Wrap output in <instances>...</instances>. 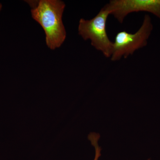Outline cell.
Returning <instances> with one entry per match:
<instances>
[{"label": "cell", "mask_w": 160, "mask_h": 160, "mask_svg": "<svg viewBox=\"0 0 160 160\" xmlns=\"http://www.w3.org/2000/svg\"><path fill=\"white\" fill-rule=\"evenodd\" d=\"M100 137V135L95 132H92L88 136V139L91 142L92 145L94 147L95 157L93 160H98L101 157V148L98 145Z\"/></svg>", "instance_id": "5b68a950"}, {"label": "cell", "mask_w": 160, "mask_h": 160, "mask_svg": "<svg viewBox=\"0 0 160 160\" xmlns=\"http://www.w3.org/2000/svg\"><path fill=\"white\" fill-rule=\"evenodd\" d=\"M2 4L0 3V11L2 10Z\"/></svg>", "instance_id": "8992f818"}, {"label": "cell", "mask_w": 160, "mask_h": 160, "mask_svg": "<svg viewBox=\"0 0 160 160\" xmlns=\"http://www.w3.org/2000/svg\"><path fill=\"white\" fill-rule=\"evenodd\" d=\"M65 7L60 0H40L32 8V17L43 28L46 45L52 50L61 47L66 38L62 20Z\"/></svg>", "instance_id": "6da1fadb"}, {"label": "cell", "mask_w": 160, "mask_h": 160, "mask_svg": "<svg viewBox=\"0 0 160 160\" xmlns=\"http://www.w3.org/2000/svg\"><path fill=\"white\" fill-rule=\"evenodd\" d=\"M106 6L120 23L128 14L142 11L150 12L160 19V0H111Z\"/></svg>", "instance_id": "277c9868"}, {"label": "cell", "mask_w": 160, "mask_h": 160, "mask_svg": "<svg viewBox=\"0 0 160 160\" xmlns=\"http://www.w3.org/2000/svg\"><path fill=\"white\" fill-rule=\"evenodd\" d=\"M110 14L105 6L93 18L81 19L78 28V34L83 39L90 40L92 46L106 58L111 57L113 49V42L109 39L106 31V22Z\"/></svg>", "instance_id": "7a4b0ae2"}, {"label": "cell", "mask_w": 160, "mask_h": 160, "mask_svg": "<svg viewBox=\"0 0 160 160\" xmlns=\"http://www.w3.org/2000/svg\"><path fill=\"white\" fill-rule=\"evenodd\" d=\"M150 160V159H149V160Z\"/></svg>", "instance_id": "52a82bcc"}, {"label": "cell", "mask_w": 160, "mask_h": 160, "mask_svg": "<svg viewBox=\"0 0 160 160\" xmlns=\"http://www.w3.org/2000/svg\"><path fill=\"white\" fill-rule=\"evenodd\" d=\"M153 29L151 18L149 15H145L142 26L134 33L126 30L118 32L113 42L111 60L117 61L122 58H128L135 51L147 46L148 40Z\"/></svg>", "instance_id": "3957f363"}]
</instances>
